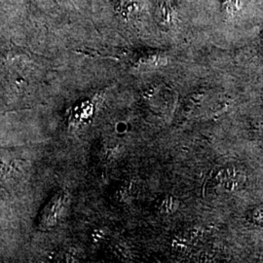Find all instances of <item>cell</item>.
<instances>
[{
  "instance_id": "6da1fadb",
  "label": "cell",
  "mask_w": 263,
  "mask_h": 263,
  "mask_svg": "<svg viewBox=\"0 0 263 263\" xmlns=\"http://www.w3.org/2000/svg\"><path fill=\"white\" fill-rule=\"evenodd\" d=\"M144 3L145 0H118L117 10L123 18L133 19L143 9Z\"/></svg>"
}]
</instances>
